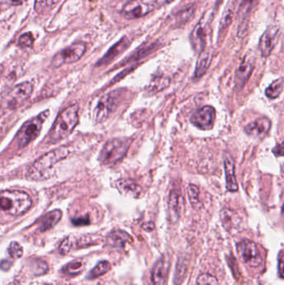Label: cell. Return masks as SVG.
<instances>
[{
  "instance_id": "1",
  "label": "cell",
  "mask_w": 284,
  "mask_h": 285,
  "mask_svg": "<svg viewBox=\"0 0 284 285\" xmlns=\"http://www.w3.org/2000/svg\"><path fill=\"white\" fill-rule=\"evenodd\" d=\"M79 123V106L73 104L66 108L57 116L50 133L47 135V141L56 143L68 137Z\"/></svg>"
},
{
  "instance_id": "2",
  "label": "cell",
  "mask_w": 284,
  "mask_h": 285,
  "mask_svg": "<svg viewBox=\"0 0 284 285\" xmlns=\"http://www.w3.org/2000/svg\"><path fill=\"white\" fill-rule=\"evenodd\" d=\"M69 154V149L60 147L50 151L38 158L28 170L27 177L31 180H44L48 178L49 171L52 170L57 163L65 159Z\"/></svg>"
},
{
  "instance_id": "3",
  "label": "cell",
  "mask_w": 284,
  "mask_h": 285,
  "mask_svg": "<svg viewBox=\"0 0 284 285\" xmlns=\"http://www.w3.org/2000/svg\"><path fill=\"white\" fill-rule=\"evenodd\" d=\"M33 204L30 196L20 190H4L0 193V210L10 216H20Z\"/></svg>"
},
{
  "instance_id": "4",
  "label": "cell",
  "mask_w": 284,
  "mask_h": 285,
  "mask_svg": "<svg viewBox=\"0 0 284 285\" xmlns=\"http://www.w3.org/2000/svg\"><path fill=\"white\" fill-rule=\"evenodd\" d=\"M130 139H113L108 141L99 154V161L104 165L117 164L124 158L131 145Z\"/></svg>"
},
{
  "instance_id": "5",
  "label": "cell",
  "mask_w": 284,
  "mask_h": 285,
  "mask_svg": "<svg viewBox=\"0 0 284 285\" xmlns=\"http://www.w3.org/2000/svg\"><path fill=\"white\" fill-rule=\"evenodd\" d=\"M49 114L50 110H45L23 124L16 135V142L19 148H25V146H27L38 137Z\"/></svg>"
},
{
  "instance_id": "6",
  "label": "cell",
  "mask_w": 284,
  "mask_h": 285,
  "mask_svg": "<svg viewBox=\"0 0 284 285\" xmlns=\"http://www.w3.org/2000/svg\"><path fill=\"white\" fill-rule=\"evenodd\" d=\"M157 6V0H129L123 6L121 14L127 20H136L150 14Z\"/></svg>"
},
{
  "instance_id": "7",
  "label": "cell",
  "mask_w": 284,
  "mask_h": 285,
  "mask_svg": "<svg viewBox=\"0 0 284 285\" xmlns=\"http://www.w3.org/2000/svg\"><path fill=\"white\" fill-rule=\"evenodd\" d=\"M121 91L116 90L104 94L99 99L94 110V120L96 123H103L110 117L118 106L120 102Z\"/></svg>"
},
{
  "instance_id": "8",
  "label": "cell",
  "mask_w": 284,
  "mask_h": 285,
  "mask_svg": "<svg viewBox=\"0 0 284 285\" xmlns=\"http://www.w3.org/2000/svg\"><path fill=\"white\" fill-rule=\"evenodd\" d=\"M238 257L244 264L251 268H256L262 263L257 244L249 239H243L237 244Z\"/></svg>"
},
{
  "instance_id": "9",
  "label": "cell",
  "mask_w": 284,
  "mask_h": 285,
  "mask_svg": "<svg viewBox=\"0 0 284 285\" xmlns=\"http://www.w3.org/2000/svg\"><path fill=\"white\" fill-rule=\"evenodd\" d=\"M86 51V45L84 43H75L67 47L55 55L52 59V66L58 68L63 64L75 63L81 58Z\"/></svg>"
},
{
  "instance_id": "10",
  "label": "cell",
  "mask_w": 284,
  "mask_h": 285,
  "mask_svg": "<svg viewBox=\"0 0 284 285\" xmlns=\"http://www.w3.org/2000/svg\"><path fill=\"white\" fill-rule=\"evenodd\" d=\"M33 93V85L29 82L22 83L13 88L6 97V105L9 110H16L29 99Z\"/></svg>"
},
{
  "instance_id": "11",
  "label": "cell",
  "mask_w": 284,
  "mask_h": 285,
  "mask_svg": "<svg viewBox=\"0 0 284 285\" xmlns=\"http://www.w3.org/2000/svg\"><path fill=\"white\" fill-rule=\"evenodd\" d=\"M216 119V110L209 105L198 110L191 117L193 125L202 130H209L213 129Z\"/></svg>"
},
{
  "instance_id": "12",
  "label": "cell",
  "mask_w": 284,
  "mask_h": 285,
  "mask_svg": "<svg viewBox=\"0 0 284 285\" xmlns=\"http://www.w3.org/2000/svg\"><path fill=\"white\" fill-rule=\"evenodd\" d=\"M255 65V58L254 55L249 53L243 57V60L238 66L235 74V87L236 89L240 91L246 85L248 80L254 71Z\"/></svg>"
},
{
  "instance_id": "13",
  "label": "cell",
  "mask_w": 284,
  "mask_h": 285,
  "mask_svg": "<svg viewBox=\"0 0 284 285\" xmlns=\"http://www.w3.org/2000/svg\"><path fill=\"white\" fill-rule=\"evenodd\" d=\"M279 27L276 25L269 26L265 32L262 33L258 46L261 55L263 58H267L273 52V49L279 41Z\"/></svg>"
},
{
  "instance_id": "14",
  "label": "cell",
  "mask_w": 284,
  "mask_h": 285,
  "mask_svg": "<svg viewBox=\"0 0 284 285\" xmlns=\"http://www.w3.org/2000/svg\"><path fill=\"white\" fill-rule=\"evenodd\" d=\"M206 37H207V21L202 17L199 22L194 27L191 33V43L196 52H202L206 46Z\"/></svg>"
},
{
  "instance_id": "15",
  "label": "cell",
  "mask_w": 284,
  "mask_h": 285,
  "mask_svg": "<svg viewBox=\"0 0 284 285\" xmlns=\"http://www.w3.org/2000/svg\"><path fill=\"white\" fill-rule=\"evenodd\" d=\"M272 123L266 117H261L244 127V132L252 137L264 138L270 130Z\"/></svg>"
},
{
  "instance_id": "16",
  "label": "cell",
  "mask_w": 284,
  "mask_h": 285,
  "mask_svg": "<svg viewBox=\"0 0 284 285\" xmlns=\"http://www.w3.org/2000/svg\"><path fill=\"white\" fill-rule=\"evenodd\" d=\"M220 219L225 230L230 233H237L242 224L239 215L230 208L222 209Z\"/></svg>"
},
{
  "instance_id": "17",
  "label": "cell",
  "mask_w": 284,
  "mask_h": 285,
  "mask_svg": "<svg viewBox=\"0 0 284 285\" xmlns=\"http://www.w3.org/2000/svg\"><path fill=\"white\" fill-rule=\"evenodd\" d=\"M131 44V41L127 37H123L119 41L116 43L114 46L110 48V50L104 55L103 58H100L96 66H104L111 63L114 59L117 58L118 55H121L123 51H125L129 45Z\"/></svg>"
},
{
  "instance_id": "18",
  "label": "cell",
  "mask_w": 284,
  "mask_h": 285,
  "mask_svg": "<svg viewBox=\"0 0 284 285\" xmlns=\"http://www.w3.org/2000/svg\"><path fill=\"white\" fill-rule=\"evenodd\" d=\"M224 165L227 190L228 192H237L238 190V184L235 176V163L229 154H226L224 155Z\"/></svg>"
},
{
  "instance_id": "19",
  "label": "cell",
  "mask_w": 284,
  "mask_h": 285,
  "mask_svg": "<svg viewBox=\"0 0 284 285\" xmlns=\"http://www.w3.org/2000/svg\"><path fill=\"white\" fill-rule=\"evenodd\" d=\"M169 263L164 258L156 262L153 266L151 280L153 285H165L167 281Z\"/></svg>"
},
{
  "instance_id": "20",
  "label": "cell",
  "mask_w": 284,
  "mask_h": 285,
  "mask_svg": "<svg viewBox=\"0 0 284 285\" xmlns=\"http://www.w3.org/2000/svg\"><path fill=\"white\" fill-rule=\"evenodd\" d=\"M62 218V212L59 209H55L50 211L48 214H44L39 220L37 221L38 229L39 231L45 232L50 230L52 228L55 227Z\"/></svg>"
},
{
  "instance_id": "21",
  "label": "cell",
  "mask_w": 284,
  "mask_h": 285,
  "mask_svg": "<svg viewBox=\"0 0 284 285\" xmlns=\"http://www.w3.org/2000/svg\"><path fill=\"white\" fill-rule=\"evenodd\" d=\"M257 2V0H241L240 5L238 10V16L240 17L242 20V24L238 28V30L239 37H243L246 33L248 26L245 21H246L247 17L249 15V12L251 11L252 8Z\"/></svg>"
},
{
  "instance_id": "22",
  "label": "cell",
  "mask_w": 284,
  "mask_h": 285,
  "mask_svg": "<svg viewBox=\"0 0 284 285\" xmlns=\"http://www.w3.org/2000/svg\"><path fill=\"white\" fill-rule=\"evenodd\" d=\"M212 61V53L209 50H202L199 54L196 68L194 71V78L195 80L200 79L207 72Z\"/></svg>"
},
{
  "instance_id": "23",
  "label": "cell",
  "mask_w": 284,
  "mask_h": 285,
  "mask_svg": "<svg viewBox=\"0 0 284 285\" xmlns=\"http://www.w3.org/2000/svg\"><path fill=\"white\" fill-rule=\"evenodd\" d=\"M117 188L122 194L138 198L142 193V188L132 179L123 178L117 181Z\"/></svg>"
},
{
  "instance_id": "24",
  "label": "cell",
  "mask_w": 284,
  "mask_h": 285,
  "mask_svg": "<svg viewBox=\"0 0 284 285\" xmlns=\"http://www.w3.org/2000/svg\"><path fill=\"white\" fill-rule=\"evenodd\" d=\"M131 240V236L129 233L119 229L113 231L107 237V244L110 246L116 248H123L126 244L130 243Z\"/></svg>"
},
{
  "instance_id": "25",
  "label": "cell",
  "mask_w": 284,
  "mask_h": 285,
  "mask_svg": "<svg viewBox=\"0 0 284 285\" xmlns=\"http://www.w3.org/2000/svg\"><path fill=\"white\" fill-rule=\"evenodd\" d=\"M170 85V78L164 77V76H156V77L153 78L148 85L147 90L151 94H154V93H159L160 91L168 88Z\"/></svg>"
},
{
  "instance_id": "26",
  "label": "cell",
  "mask_w": 284,
  "mask_h": 285,
  "mask_svg": "<svg viewBox=\"0 0 284 285\" xmlns=\"http://www.w3.org/2000/svg\"><path fill=\"white\" fill-rule=\"evenodd\" d=\"M170 209L172 214L178 215L181 210V206L183 204V198L177 189H173L170 192Z\"/></svg>"
},
{
  "instance_id": "27",
  "label": "cell",
  "mask_w": 284,
  "mask_h": 285,
  "mask_svg": "<svg viewBox=\"0 0 284 285\" xmlns=\"http://www.w3.org/2000/svg\"><path fill=\"white\" fill-rule=\"evenodd\" d=\"M111 269V264L108 261H101L93 268L89 274L87 275V279L94 280L96 278L100 277L102 275L106 274Z\"/></svg>"
},
{
  "instance_id": "28",
  "label": "cell",
  "mask_w": 284,
  "mask_h": 285,
  "mask_svg": "<svg viewBox=\"0 0 284 285\" xmlns=\"http://www.w3.org/2000/svg\"><path fill=\"white\" fill-rule=\"evenodd\" d=\"M284 89V81L283 79H279L274 81L272 85H269L265 91L266 96L268 99H276L281 94Z\"/></svg>"
},
{
  "instance_id": "29",
  "label": "cell",
  "mask_w": 284,
  "mask_h": 285,
  "mask_svg": "<svg viewBox=\"0 0 284 285\" xmlns=\"http://www.w3.org/2000/svg\"><path fill=\"white\" fill-rule=\"evenodd\" d=\"M59 0H36L34 9L38 14H46L50 12Z\"/></svg>"
},
{
  "instance_id": "30",
  "label": "cell",
  "mask_w": 284,
  "mask_h": 285,
  "mask_svg": "<svg viewBox=\"0 0 284 285\" xmlns=\"http://www.w3.org/2000/svg\"><path fill=\"white\" fill-rule=\"evenodd\" d=\"M154 47H155L154 44H150V45H147V46L141 47L140 49L135 51L133 55H130L129 58H126V60L123 61L121 64L128 63L129 62H132V61L139 60L140 58H143L146 55L150 54L151 51H152V50H153Z\"/></svg>"
},
{
  "instance_id": "31",
  "label": "cell",
  "mask_w": 284,
  "mask_h": 285,
  "mask_svg": "<svg viewBox=\"0 0 284 285\" xmlns=\"http://www.w3.org/2000/svg\"><path fill=\"white\" fill-rule=\"evenodd\" d=\"M188 195L192 206L199 209L202 206L199 200V189L195 184H190L188 188Z\"/></svg>"
},
{
  "instance_id": "32",
  "label": "cell",
  "mask_w": 284,
  "mask_h": 285,
  "mask_svg": "<svg viewBox=\"0 0 284 285\" xmlns=\"http://www.w3.org/2000/svg\"><path fill=\"white\" fill-rule=\"evenodd\" d=\"M83 270H84V265L82 262L80 261H72L70 263H67L62 269L63 274H68L70 276L78 275Z\"/></svg>"
},
{
  "instance_id": "33",
  "label": "cell",
  "mask_w": 284,
  "mask_h": 285,
  "mask_svg": "<svg viewBox=\"0 0 284 285\" xmlns=\"http://www.w3.org/2000/svg\"><path fill=\"white\" fill-rule=\"evenodd\" d=\"M234 16V11L233 8H227L224 15L222 17L221 22H220V33L224 31H226L227 28L229 27L232 24Z\"/></svg>"
},
{
  "instance_id": "34",
  "label": "cell",
  "mask_w": 284,
  "mask_h": 285,
  "mask_svg": "<svg viewBox=\"0 0 284 285\" xmlns=\"http://www.w3.org/2000/svg\"><path fill=\"white\" fill-rule=\"evenodd\" d=\"M195 285H219L216 278L209 274H200Z\"/></svg>"
},
{
  "instance_id": "35",
  "label": "cell",
  "mask_w": 284,
  "mask_h": 285,
  "mask_svg": "<svg viewBox=\"0 0 284 285\" xmlns=\"http://www.w3.org/2000/svg\"><path fill=\"white\" fill-rule=\"evenodd\" d=\"M8 252L12 258L18 259L23 256V248L18 242L13 241L8 246Z\"/></svg>"
},
{
  "instance_id": "36",
  "label": "cell",
  "mask_w": 284,
  "mask_h": 285,
  "mask_svg": "<svg viewBox=\"0 0 284 285\" xmlns=\"http://www.w3.org/2000/svg\"><path fill=\"white\" fill-rule=\"evenodd\" d=\"M195 8L191 6L189 8H185L183 11L179 12L177 17V21L180 24H185L188 22L192 17L194 16Z\"/></svg>"
},
{
  "instance_id": "37",
  "label": "cell",
  "mask_w": 284,
  "mask_h": 285,
  "mask_svg": "<svg viewBox=\"0 0 284 285\" xmlns=\"http://www.w3.org/2000/svg\"><path fill=\"white\" fill-rule=\"evenodd\" d=\"M34 42L33 34L31 33H25L19 37V45L22 48H29Z\"/></svg>"
},
{
  "instance_id": "38",
  "label": "cell",
  "mask_w": 284,
  "mask_h": 285,
  "mask_svg": "<svg viewBox=\"0 0 284 285\" xmlns=\"http://www.w3.org/2000/svg\"><path fill=\"white\" fill-rule=\"evenodd\" d=\"M33 272L35 275H41V274H46L48 270H49V267L44 261L39 260V259H36L33 261Z\"/></svg>"
},
{
  "instance_id": "39",
  "label": "cell",
  "mask_w": 284,
  "mask_h": 285,
  "mask_svg": "<svg viewBox=\"0 0 284 285\" xmlns=\"http://www.w3.org/2000/svg\"><path fill=\"white\" fill-rule=\"evenodd\" d=\"M25 0H0V11H3L12 6L20 5Z\"/></svg>"
},
{
  "instance_id": "40",
  "label": "cell",
  "mask_w": 284,
  "mask_h": 285,
  "mask_svg": "<svg viewBox=\"0 0 284 285\" xmlns=\"http://www.w3.org/2000/svg\"><path fill=\"white\" fill-rule=\"evenodd\" d=\"M72 248L71 239L69 238H66L62 243H61L60 246H59V253L61 255H67Z\"/></svg>"
},
{
  "instance_id": "41",
  "label": "cell",
  "mask_w": 284,
  "mask_h": 285,
  "mask_svg": "<svg viewBox=\"0 0 284 285\" xmlns=\"http://www.w3.org/2000/svg\"><path fill=\"white\" fill-rule=\"evenodd\" d=\"M89 223H90V220H89V217L87 215L72 220V224L74 226H85V225H89Z\"/></svg>"
},
{
  "instance_id": "42",
  "label": "cell",
  "mask_w": 284,
  "mask_h": 285,
  "mask_svg": "<svg viewBox=\"0 0 284 285\" xmlns=\"http://www.w3.org/2000/svg\"><path fill=\"white\" fill-rule=\"evenodd\" d=\"M273 153L277 157L283 156L284 155V142L279 143L275 148H273Z\"/></svg>"
},
{
  "instance_id": "43",
  "label": "cell",
  "mask_w": 284,
  "mask_h": 285,
  "mask_svg": "<svg viewBox=\"0 0 284 285\" xmlns=\"http://www.w3.org/2000/svg\"><path fill=\"white\" fill-rule=\"evenodd\" d=\"M11 266L12 262L7 260V259L2 260L0 263V269H2L3 271H8V269L11 268Z\"/></svg>"
},
{
  "instance_id": "44",
  "label": "cell",
  "mask_w": 284,
  "mask_h": 285,
  "mask_svg": "<svg viewBox=\"0 0 284 285\" xmlns=\"http://www.w3.org/2000/svg\"><path fill=\"white\" fill-rule=\"evenodd\" d=\"M279 274H280V277L283 278V273H284V253L283 251H281L279 255Z\"/></svg>"
},
{
  "instance_id": "45",
  "label": "cell",
  "mask_w": 284,
  "mask_h": 285,
  "mask_svg": "<svg viewBox=\"0 0 284 285\" xmlns=\"http://www.w3.org/2000/svg\"><path fill=\"white\" fill-rule=\"evenodd\" d=\"M142 228L144 229V230L150 232V231L153 230V228H154V225H153V223L152 222L144 223V224L142 225Z\"/></svg>"
},
{
  "instance_id": "46",
  "label": "cell",
  "mask_w": 284,
  "mask_h": 285,
  "mask_svg": "<svg viewBox=\"0 0 284 285\" xmlns=\"http://www.w3.org/2000/svg\"><path fill=\"white\" fill-rule=\"evenodd\" d=\"M173 0H157L158 2V5H166V4H169V3L172 2Z\"/></svg>"
},
{
  "instance_id": "47",
  "label": "cell",
  "mask_w": 284,
  "mask_h": 285,
  "mask_svg": "<svg viewBox=\"0 0 284 285\" xmlns=\"http://www.w3.org/2000/svg\"><path fill=\"white\" fill-rule=\"evenodd\" d=\"M3 66L1 65V64H0V78H1V75H2V74H3Z\"/></svg>"
},
{
  "instance_id": "48",
  "label": "cell",
  "mask_w": 284,
  "mask_h": 285,
  "mask_svg": "<svg viewBox=\"0 0 284 285\" xmlns=\"http://www.w3.org/2000/svg\"></svg>"
}]
</instances>
